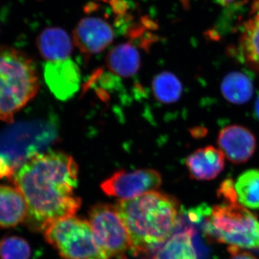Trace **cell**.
Wrapping results in <instances>:
<instances>
[{"label":"cell","mask_w":259,"mask_h":259,"mask_svg":"<svg viewBox=\"0 0 259 259\" xmlns=\"http://www.w3.org/2000/svg\"><path fill=\"white\" fill-rule=\"evenodd\" d=\"M90 224L99 244L109 257L127 259V251L131 250L127 228L115 207L100 203L90 209Z\"/></svg>","instance_id":"obj_7"},{"label":"cell","mask_w":259,"mask_h":259,"mask_svg":"<svg viewBox=\"0 0 259 259\" xmlns=\"http://www.w3.org/2000/svg\"><path fill=\"white\" fill-rule=\"evenodd\" d=\"M48 243L65 259H107L90 223L71 216L51 224L44 232Z\"/></svg>","instance_id":"obj_6"},{"label":"cell","mask_w":259,"mask_h":259,"mask_svg":"<svg viewBox=\"0 0 259 259\" xmlns=\"http://www.w3.org/2000/svg\"><path fill=\"white\" fill-rule=\"evenodd\" d=\"M75 44L87 54L102 52L112 42L114 32L112 27L102 19L83 18L74 31Z\"/></svg>","instance_id":"obj_11"},{"label":"cell","mask_w":259,"mask_h":259,"mask_svg":"<svg viewBox=\"0 0 259 259\" xmlns=\"http://www.w3.org/2000/svg\"><path fill=\"white\" fill-rule=\"evenodd\" d=\"M36 44L40 55L47 61L67 59L73 51L71 37L61 28L46 29L37 37Z\"/></svg>","instance_id":"obj_15"},{"label":"cell","mask_w":259,"mask_h":259,"mask_svg":"<svg viewBox=\"0 0 259 259\" xmlns=\"http://www.w3.org/2000/svg\"><path fill=\"white\" fill-rule=\"evenodd\" d=\"M212 241L242 248H259L258 218L238 202L216 205L202 221Z\"/></svg>","instance_id":"obj_5"},{"label":"cell","mask_w":259,"mask_h":259,"mask_svg":"<svg viewBox=\"0 0 259 259\" xmlns=\"http://www.w3.org/2000/svg\"><path fill=\"white\" fill-rule=\"evenodd\" d=\"M185 165L192 179L199 181L214 180L223 171L225 156L214 146L199 148L185 160Z\"/></svg>","instance_id":"obj_13"},{"label":"cell","mask_w":259,"mask_h":259,"mask_svg":"<svg viewBox=\"0 0 259 259\" xmlns=\"http://www.w3.org/2000/svg\"><path fill=\"white\" fill-rule=\"evenodd\" d=\"M239 49L243 60L259 71V4L243 26Z\"/></svg>","instance_id":"obj_17"},{"label":"cell","mask_w":259,"mask_h":259,"mask_svg":"<svg viewBox=\"0 0 259 259\" xmlns=\"http://www.w3.org/2000/svg\"><path fill=\"white\" fill-rule=\"evenodd\" d=\"M228 251L231 255L230 259H258L252 253L243 250L239 247L231 245L228 248Z\"/></svg>","instance_id":"obj_23"},{"label":"cell","mask_w":259,"mask_h":259,"mask_svg":"<svg viewBox=\"0 0 259 259\" xmlns=\"http://www.w3.org/2000/svg\"><path fill=\"white\" fill-rule=\"evenodd\" d=\"M219 4L222 5H227L231 4V3H233L235 0H216Z\"/></svg>","instance_id":"obj_25"},{"label":"cell","mask_w":259,"mask_h":259,"mask_svg":"<svg viewBox=\"0 0 259 259\" xmlns=\"http://www.w3.org/2000/svg\"><path fill=\"white\" fill-rule=\"evenodd\" d=\"M78 172L74 158L57 151L40 153L15 172L13 182L26 201L28 214L24 223L30 231L44 232L79 210L81 199L74 194Z\"/></svg>","instance_id":"obj_1"},{"label":"cell","mask_w":259,"mask_h":259,"mask_svg":"<svg viewBox=\"0 0 259 259\" xmlns=\"http://www.w3.org/2000/svg\"><path fill=\"white\" fill-rule=\"evenodd\" d=\"M254 115L255 118L258 120L259 122V95L257 97L256 100H255L254 105Z\"/></svg>","instance_id":"obj_24"},{"label":"cell","mask_w":259,"mask_h":259,"mask_svg":"<svg viewBox=\"0 0 259 259\" xmlns=\"http://www.w3.org/2000/svg\"><path fill=\"white\" fill-rule=\"evenodd\" d=\"M31 248L19 236L5 237L0 242V259H30Z\"/></svg>","instance_id":"obj_21"},{"label":"cell","mask_w":259,"mask_h":259,"mask_svg":"<svg viewBox=\"0 0 259 259\" xmlns=\"http://www.w3.org/2000/svg\"><path fill=\"white\" fill-rule=\"evenodd\" d=\"M28 206L16 187L0 185V228H14L25 221Z\"/></svg>","instance_id":"obj_14"},{"label":"cell","mask_w":259,"mask_h":259,"mask_svg":"<svg viewBox=\"0 0 259 259\" xmlns=\"http://www.w3.org/2000/svg\"><path fill=\"white\" fill-rule=\"evenodd\" d=\"M218 144L219 149L230 161L239 164L252 157L256 148V139L247 127L232 125L220 131Z\"/></svg>","instance_id":"obj_10"},{"label":"cell","mask_w":259,"mask_h":259,"mask_svg":"<svg viewBox=\"0 0 259 259\" xmlns=\"http://www.w3.org/2000/svg\"><path fill=\"white\" fill-rule=\"evenodd\" d=\"M107 64L114 74L122 77H131L139 71L141 56L134 46L121 44L110 51L107 56Z\"/></svg>","instance_id":"obj_16"},{"label":"cell","mask_w":259,"mask_h":259,"mask_svg":"<svg viewBox=\"0 0 259 259\" xmlns=\"http://www.w3.org/2000/svg\"><path fill=\"white\" fill-rule=\"evenodd\" d=\"M153 90L156 98L163 104L175 103L183 93V86L175 75L164 71L153 79Z\"/></svg>","instance_id":"obj_20"},{"label":"cell","mask_w":259,"mask_h":259,"mask_svg":"<svg viewBox=\"0 0 259 259\" xmlns=\"http://www.w3.org/2000/svg\"><path fill=\"white\" fill-rule=\"evenodd\" d=\"M237 199L250 209H259V169L247 170L235 183Z\"/></svg>","instance_id":"obj_19"},{"label":"cell","mask_w":259,"mask_h":259,"mask_svg":"<svg viewBox=\"0 0 259 259\" xmlns=\"http://www.w3.org/2000/svg\"><path fill=\"white\" fill-rule=\"evenodd\" d=\"M44 71L48 87L59 100L71 98L79 88L81 81L79 68L71 59L47 61Z\"/></svg>","instance_id":"obj_9"},{"label":"cell","mask_w":259,"mask_h":259,"mask_svg":"<svg viewBox=\"0 0 259 259\" xmlns=\"http://www.w3.org/2000/svg\"><path fill=\"white\" fill-rule=\"evenodd\" d=\"M218 196L221 198L224 199L226 203H234L237 202V195L235 190V184L233 181L227 180L221 184L219 190H218Z\"/></svg>","instance_id":"obj_22"},{"label":"cell","mask_w":259,"mask_h":259,"mask_svg":"<svg viewBox=\"0 0 259 259\" xmlns=\"http://www.w3.org/2000/svg\"><path fill=\"white\" fill-rule=\"evenodd\" d=\"M38 90V76L32 59L14 48L0 47V120L13 122L15 114Z\"/></svg>","instance_id":"obj_4"},{"label":"cell","mask_w":259,"mask_h":259,"mask_svg":"<svg viewBox=\"0 0 259 259\" xmlns=\"http://www.w3.org/2000/svg\"><path fill=\"white\" fill-rule=\"evenodd\" d=\"M161 183V175L156 170H120L104 181L100 187L107 195L131 199L157 190Z\"/></svg>","instance_id":"obj_8"},{"label":"cell","mask_w":259,"mask_h":259,"mask_svg":"<svg viewBox=\"0 0 259 259\" xmlns=\"http://www.w3.org/2000/svg\"><path fill=\"white\" fill-rule=\"evenodd\" d=\"M193 226L180 213L175 233L161 246L145 259H197L193 245Z\"/></svg>","instance_id":"obj_12"},{"label":"cell","mask_w":259,"mask_h":259,"mask_svg":"<svg viewBox=\"0 0 259 259\" xmlns=\"http://www.w3.org/2000/svg\"><path fill=\"white\" fill-rule=\"evenodd\" d=\"M58 139V126L53 119L11 122L0 132V179L13 181L18 168L45 153Z\"/></svg>","instance_id":"obj_3"},{"label":"cell","mask_w":259,"mask_h":259,"mask_svg":"<svg viewBox=\"0 0 259 259\" xmlns=\"http://www.w3.org/2000/svg\"><path fill=\"white\" fill-rule=\"evenodd\" d=\"M128 232L131 253L151 255L174 234L178 224V200L163 192L151 191L115 206Z\"/></svg>","instance_id":"obj_2"},{"label":"cell","mask_w":259,"mask_h":259,"mask_svg":"<svg viewBox=\"0 0 259 259\" xmlns=\"http://www.w3.org/2000/svg\"><path fill=\"white\" fill-rule=\"evenodd\" d=\"M221 90L223 97L228 102L242 105L249 101L253 97V81L245 73L233 71L225 76Z\"/></svg>","instance_id":"obj_18"}]
</instances>
